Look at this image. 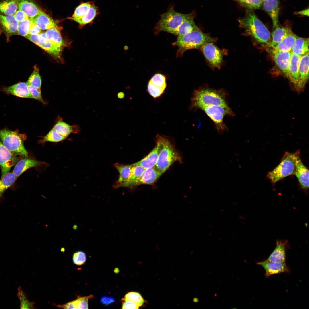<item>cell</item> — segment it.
Instances as JSON below:
<instances>
[{
    "instance_id": "1",
    "label": "cell",
    "mask_w": 309,
    "mask_h": 309,
    "mask_svg": "<svg viewBox=\"0 0 309 309\" xmlns=\"http://www.w3.org/2000/svg\"><path fill=\"white\" fill-rule=\"evenodd\" d=\"M239 25L247 35L253 38L265 47L270 43L272 39L270 31L251 10L248 9L245 16L239 19Z\"/></svg>"
},
{
    "instance_id": "2",
    "label": "cell",
    "mask_w": 309,
    "mask_h": 309,
    "mask_svg": "<svg viewBox=\"0 0 309 309\" xmlns=\"http://www.w3.org/2000/svg\"><path fill=\"white\" fill-rule=\"evenodd\" d=\"M210 105L228 107L225 92L222 89L215 90L206 86L194 91L191 99L190 109H201Z\"/></svg>"
},
{
    "instance_id": "3",
    "label": "cell",
    "mask_w": 309,
    "mask_h": 309,
    "mask_svg": "<svg viewBox=\"0 0 309 309\" xmlns=\"http://www.w3.org/2000/svg\"><path fill=\"white\" fill-rule=\"evenodd\" d=\"M217 40V38L204 33L200 29L179 36L174 43L179 48L177 57L181 56L185 52L190 49H201L205 45L214 42Z\"/></svg>"
},
{
    "instance_id": "4",
    "label": "cell",
    "mask_w": 309,
    "mask_h": 309,
    "mask_svg": "<svg viewBox=\"0 0 309 309\" xmlns=\"http://www.w3.org/2000/svg\"><path fill=\"white\" fill-rule=\"evenodd\" d=\"M174 7V5H171L166 12L160 15V18L155 27V33L162 31L171 33L184 21L193 15L192 13L187 14L178 13Z\"/></svg>"
},
{
    "instance_id": "5",
    "label": "cell",
    "mask_w": 309,
    "mask_h": 309,
    "mask_svg": "<svg viewBox=\"0 0 309 309\" xmlns=\"http://www.w3.org/2000/svg\"><path fill=\"white\" fill-rule=\"evenodd\" d=\"M23 135L16 131L0 130V139L4 145L15 156H28L23 143Z\"/></svg>"
},
{
    "instance_id": "6",
    "label": "cell",
    "mask_w": 309,
    "mask_h": 309,
    "mask_svg": "<svg viewBox=\"0 0 309 309\" xmlns=\"http://www.w3.org/2000/svg\"><path fill=\"white\" fill-rule=\"evenodd\" d=\"M180 159V156L170 140L163 136L162 146L154 167L165 172L171 164Z\"/></svg>"
},
{
    "instance_id": "7",
    "label": "cell",
    "mask_w": 309,
    "mask_h": 309,
    "mask_svg": "<svg viewBox=\"0 0 309 309\" xmlns=\"http://www.w3.org/2000/svg\"><path fill=\"white\" fill-rule=\"evenodd\" d=\"M294 169L293 153L286 152L280 163L269 172L267 176L272 183L275 184L283 178L294 174Z\"/></svg>"
},
{
    "instance_id": "8",
    "label": "cell",
    "mask_w": 309,
    "mask_h": 309,
    "mask_svg": "<svg viewBox=\"0 0 309 309\" xmlns=\"http://www.w3.org/2000/svg\"><path fill=\"white\" fill-rule=\"evenodd\" d=\"M201 109L212 120L219 130L222 131L226 129L223 122L224 117L227 114H231L232 113L229 106L210 105L203 107Z\"/></svg>"
},
{
    "instance_id": "9",
    "label": "cell",
    "mask_w": 309,
    "mask_h": 309,
    "mask_svg": "<svg viewBox=\"0 0 309 309\" xmlns=\"http://www.w3.org/2000/svg\"><path fill=\"white\" fill-rule=\"evenodd\" d=\"M164 173L158 170L155 167L146 169L139 178L128 182L123 187L133 188L142 184H153Z\"/></svg>"
},
{
    "instance_id": "10",
    "label": "cell",
    "mask_w": 309,
    "mask_h": 309,
    "mask_svg": "<svg viewBox=\"0 0 309 309\" xmlns=\"http://www.w3.org/2000/svg\"><path fill=\"white\" fill-rule=\"evenodd\" d=\"M275 64L282 73L288 78V67L292 55L291 51L282 52L276 50L271 47H265Z\"/></svg>"
},
{
    "instance_id": "11",
    "label": "cell",
    "mask_w": 309,
    "mask_h": 309,
    "mask_svg": "<svg viewBox=\"0 0 309 309\" xmlns=\"http://www.w3.org/2000/svg\"><path fill=\"white\" fill-rule=\"evenodd\" d=\"M206 60L211 66L219 67L222 63L223 54L222 51L213 43H209L201 48Z\"/></svg>"
},
{
    "instance_id": "12",
    "label": "cell",
    "mask_w": 309,
    "mask_h": 309,
    "mask_svg": "<svg viewBox=\"0 0 309 309\" xmlns=\"http://www.w3.org/2000/svg\"><path fill=\"white\" fill-rule=\"evenodd\" d=\"M294 163V174L297 178L302 188L307 189L309 188V171L301 161L300 153L297 151L293 153Z\"/></svg>"
},
{
    "instance_id": "13",
    "label": "cell",
    "mask_w": 309,
    "mask_h": 309,
    "mask_svg": "<svg viewBox=\"0 0 309 309\" xmlns=\"http://www.w3.org/2000/svg\"><path fill=\"white\" fill-rule=\"evenodd\" d=\"M163 136L159 134L156 136V145L151 151L141 160L134 164L140 165L145 169L155 167L162 146Z\"/></svg>"
},
{
    "instance_id": "14",
    "label": "cell",
    "mask_w": 309,
    "mask_h": 309,
    "mask_svg": "<svg viewBox=\"0 0 309 309\" xmlns=\"http://www.w3.org/2000/svg\"><path fill=\"white\" fill-rule=\"evenodd\" d=\"M17 161L15 156L12 154L0 140V167L3 177L10 171Z\"/></svg>"
},
{
    "instance_id": "15",
    "label": "cell",
    "mask_w": 309,
    "mask_h": 309,
    "mask_svg": "<svg viewBox=\"0 0 309 309\" xmlns=\"http://www.w3.org/2000/svg\"><path fill=\"white\" fill-rule=\"evenodd\" d=\"M262 266L265 271V275L269 277L272 275L282 273H288L290 269L285 262H276L266 260L257 263Z\"/></svg>"
},
{
    "instance_id": "16",
    "label": "cell",
    "mask_w": 309,
    "mask_h": 309,
    "mask_svg": "<svg viewBox=\"0 0 309 309\" xmlns=\"http://www.w3.org/2000/svg\"><path fill=\"white\" fill-rule=\"evenodd\" d=\"M309 53L302 56L300 59L299 68V78L295 89L300 92L305 87L309 78Z\"/></svg>"
},
{
    "instance_id": "17",
    "label": "cell",
    "mask_w": 309,
    "mask_h": 309,
    "mask_svg": "<svg viewBox=\"0 0 309 309\" xmlns=\"http://www.w3.org/2000/svg\"><path fill=\"white\" fill-rule=\"evenodd\" d=\"M49 53L55 56L60 55L62 49L53 44L47 37L45 33L41 32L38 34V37L33 43Z\"/></svg>"
},
{
    "instance_id": "18",
    "label": "cell",
    "mask_w": 309,
    "mask_h": 309,
    "mask_svg": "<svg viewBox=\"0 0 309 309\" xmlns=\"http://www.w3.org/2000/svg\"><path fill=\"white\" fill-rule=\"evenodd\" d=\"M262 8L271 17L274 29L279 25L278 14L279 10V0H264Z\"/></svg>"
},
{
    "instance_id": "19",
    "label": "cell",
    "mask_w": 309,
    "mask_h": 309,
    "mask_svg": "<svg viewBox=\"0 0 309 309\" xmlns=\"http://www.w3.org/2000/svg\"><path fill=\"white\" fill-rule=\"evenodd\" d=\"M2 90L7 94L17 97L32 98L27 82L17 83L11 86L4 88Z\"/></svg>"
},
{
    "instance_id": "20",
    "label": "cell",
    "mask_w": 309,
    "mask_h": 309,
    "mask_svg": "<svg viewBox=\"0 0 309 309\" xmlns=\"http://www.w3.org/2000/svg\"><path fill=\"white\" fill-rule=\"evenodd\" d=\"M18 23L13 15L0 14V25L5 32L9 36L17 33Z\"/></svg>"
},
{
    "instance_id": "21",
    "label": "cell",
    "mask_w": 309,
    "mask_h": 309,
    "mask_svg": "<svg viewBox=\"0 0 309 309\" xmlns=\"http://www.w3.org/2000/svg\"><path fill=\"white\" fill-rule=\"evenodd\" d=\"M43 163L34 159L25 158L17 162L12 173L17 178L28 169L41 165Z\"/></svg>"
},
{
    "instance_id": "22",
    "label": "cell",
    "mask_w": 309,
    "mask_h": 309,
    "mask_svg": "<svg viewBox=\"0 0 309 309\" xmlns=\"http://www.w3.org/2000/svg\"><path fill=\"white\" fill-rule=\"evenodd\" d=\"M301 56L292 53L289 66L288 78L295 88L299 80V68Z\"/></svg>"
},
{
    "instance_id": "23",
    "label": "cell",
    "mask_w": 309,
    "mask_h": 309,
    "mask_svg": "<svg viewBox=\"0 0 309 309\" xmlns=\"http://www.w3.org/2000/svg\"><path fill=\"white\" fill-rule=\"evenodd\" d=\"M30 19L32 23L37 25L41 30H48L57 26L54 20L43 11Z\"/></svg>"
},
{
    "instance_id": "24",
    "label": "cell",
    "mask_w": 309,
    "mask_h": 309,
    "mask_svg": "<svg viewBox=\"0 0 309 309\" xmlns=\"http://www.w3.org/2000/svg\"><path fill=\"white\" fill-rule=\"evenodd\" d=\"M19 10L25 13L31 18L43 11L36 4L31 0H17Z\"/></svg>"
},
{
    "instance_id": "25",
    "label": "cell",
    "mask_w": 309,
    "mask_h": 309,
    "mask_svg": "<svg viewBox=\"0 0 309 309\" xmlns=\"http://www.w3.org/2000/svg\"><path fill=\"white\" fill-rule=\"evenodd\" d=\"M287 243L286 241H277L275 249L266 260L276 262H285Z\"/></svg>"
},
{
    "instance_id": "26",
    "label": "cell",
    "mask_w": 309,
    "mask_h": 309,
    "mask_svg": "<svg viewBox=\"0 0 309 309\" xmlns=\"http://www.w3.org/2000/svg\"><path fill=\"white\" fill-rule=\"evenodd\" d=\"M114 166L119 173V178L114 184V187H122L123 185L128 182L130 180L132 164L123 165L116 163L115 164Z\"/></svg>"
},
{
    "instance_id": "27",
    "label": "cell",
    "mask_w": 309,
    "mask_h": 309,
    "mask_svg": "<svg viewBox=\"0 0 309 309\" xmlns=\"http://www.w3.org/2000/svg\"><path fill=\"white\" fill-rule=\"evenodd\" d=\"M193 18V15L187 18L170 33L179 36L199 29L194 22Z\"/></svg>"
},
{
    "instance_id": "28",
    "label": "cell",
    "mask_w": 309,
    "mask_h": 309,
    "mask_svg": "<svg viewBox=\"0 0 309 309\" xmlns=\"http://www.w3.org/2000/svg\"><path fill=\"white\" fill-rule=\"evenodd\" d=\"M298 37L291 29L282 40L272 48L278 51H291Z\"/></svg>"
},
{
    "instance_id": "29",
    "label": "cell",
    "mask_w": 309,
    "mask_h": 309,
    "mask_svg": "<svg viewBox=\"0 0 309 309\" xmlns=\"http://www.w3.org/2000/svg\"><path fill=\"white\" fill-rule=\"evenodd\" d=\"M272 34V39L270 44L266 47L273 48L280 43L287 35L291 29L280 26L275 28Z\"/></svg>"
},
{
    "instance_id": "30",
    "label": "cell",
    "mask_w": 309,
    "mask_h": 309,
    "mask_svg": "<svg viewBox=\"0 0 309 309\" xmlns=\"http://www.w3.org/2000/svg\"><path fill=\"white\" fill-rule=\"evenodd\" d=\"M18 9L17 0H0V14L14 15Z\"/></svg>"
},
{
    "instance_id": "31",
    "label": "cell",
    "mask_w": 309,
    "mask_h": 309,
    "mask_svg": "<svg viewBox=\"0 0 309 309\" xmlns=\"http://www.w3.org/2000/svg\"><path fill=\"white\" fill-rule=\"evenodd\" d=\"M292 53L302 56L309 52V39L298 37L291 50Z\"/></svg>"
},
{
    "instance_id": "32",
    "label": "cell",
    "mask_w": 309,
    "mask_h": 309,
    "mask_svg": "<svg viewBox=\"0 0 309 309\" xmlns=\"http://www.w3.org/2000/svg\"><path fill=\"white\" fill-rule=\"evenodd\" d=\"M45 33L49 40L58 47L62 49L64 42L57 26L47 30Z\"/></svg>"
},
{
    "instance_id": "33",
    "label": "cell",
    "mask_w": 309,
    "mask_h": 309,
    "mask_svg": "<svg viewBox=\"0 0 309 309\" xmlns=\"http://www.w3.org/2000/svg\"><path fill=\"white\" fill-rule=\"evenodd\" d=\"M97 9L94 5L91 6L87 13L82 17L80 18H76L71 17L69 19L72 20L81 25L91 23L97 14Z\"/></svg>"
},
{
    "instance_id": "34",
    "label": "cell",
    "mask_w": 309,
    "mask_h": 309,
    "mask_svg": "<svg viewBox=\"0 0 309 309\" xmlns=\"http://www.w3.org/2000/svg\"><path fill=\"white\" fill-rule=\"evenodd\" d=\"M17 177L12 172H9L0 179V199L3 193L15 182Z\"/></svg>"
},
{
    "instance_id": "35",
    "label": "cell",
    "mask_w": 309,
    "mask_h": 309,
    "mask_svg": "<svg viewBox=\"0 0 309 309\" xmlns=\"http://www.w3.org/2000/svg\"><path fill=\"white\" fill-rule=\"evenodd\" d=\"M53 129L60 135L66 138L72 132V128L70 125L63 121H58Z\"/></svg>"
},
{
    "instance_id": "36",
    "label": "cell",
    "mask_w": 309,
    "mask_h": 309,
    "mask_svg": "<svg viewBox=\"0 0 309 309\" xmlns=\"http://www.w3.org/2000/svg\"><path fill=\"white\" fill-rule=\"evenodd\" d=\"M17 296L20 302L21 309H31L33 308V304L29 301L27 296L21 287L18 288Z\"/></svg>"
},
{
    "instance_id": "37",
    "label": "cell",
    "mask_w": 309,
    "mask_h": 309,
    "mask_svg": "<svg viewBox=\"0 0 309 309\" xmlns=\"http://www.w3.org/2000/svg\"><path fill=\"white\" fill-rule=\"evenodd\" d=\"M27 82L33 87L40 89L41 85V80L39 73V69L37 67L35 66L34 70L29 78Z\"/></svg>"
},
{
    "instance_id": "38",
    "label": "cell",
    "mask_w": 309,
    "mask_h": 309,
    "mask_svg": "<svg viewBox=\"0 0 309 309\" xmlns=\"http://www.w3.org/2000/svg\"><path fill=\"white\" fill-rule=\"evenodd\" d=\"M32 23L30 18L19 22L17 28V33L24 37L27 35L29 34Z\"/></svg>"
},
{
    "instance_id": "39",
    "label": "cell",
    "mask_w": 309,
    "mask_h": 309,
    "mask_svg": "<svg viewBox=\"0 0 309 309\" xmlns=\"http://www.w3.org/2000/svg\"><path fill=\"white\" fill-rule=\"evenodd\" d=\"M123 299L125 301H129L138 304L141 306L144 303V300L141 295L136 292H130L127 293L124 296Z\"/></svg>"
},
{
    "instance_id": "40",
    "label": "cell",
    "mask_w": 309,
    "mask_h": 309,
    "mask_svg": "<svg viewBox=\"0 0 309 309\" xmlns=\"http://www.w3.org/2000/svg\"><path fill=\"white\" fill-rule=\"evenodd\" d=\"M149 81L156 87L164 90L166 87V78L163 74L159 73L155 74Z\"/></svg>"
},
{
    "instance_id": "41",
    "label": "cell",
    "mask_w": 309,
    "mask_h": 309,
    "mask_svg": "<svg viewBox=\"0 0 309 309\" xmlns=\"http://www.w3.org/2000/svg\"><path fill=\"white\" fill-rule=\"evenodd\" d=\"M66 138L60 135L53 129H52L42 139L41 142H58L61 141Z\"/></svg>"
},
{
    "instance_id": "42",
    "label": "cell",
    "mask_w": 309,
    "mask_h": 309,
    "mask_svg": "<svg viewBox=\"0 0 309 309\" xmlns=\"http://www.w3.org/2000/svg\"><path fill=\"white\" fill-rule=\"evenodd\" d=\"M91 5L90 3H82L76 8L72 17L76 18L82 17L87 13Z\"/></svg>"
},
{
    "instance_id": "43",
    "label": "cell",
    "mask_w": 309,
    "mask_h": 309,
    "mask_svg": "<svg viewBox=\"0 0 309 309\" xmlns=\"http://www.w3.org/2000/svg\"><path fill=\"white\" fill-rule=\"evenodd\" d=\"M243 6L251 10L258 9L264 0H237Z\"/></svg>"
},
{
    "instance_id": "44",
    "label": "cell",
    "mask_w": 309,
    "mask_h": 309,
    "mask_svg": "<svg viewBox=\"0 0 309 309\" xmlns=\"http://www.w3.org/2000/svg\"><path fill=\"white\" fill-rule=\"evenodd\" d=\"M145 169L140 165H135L134 164H132L130 177L128 182L135 180L139 178L143 173Z\"/></svg>"
},
{
    "instance_id": "45",
    "label": "cell",
    "mask_w": 309,
    "mask_h": 309,
    "mask_svg": "<svg viewBox=\"0 0 309 309\" xmlns=\"http://www.w3.org/2000/svg\"><path fill=\"white\" fill-rule=\"evenodd\" d=\"M164 90L156 87L150 81L149 82L147 91L152 97L155 98L161 96L163 93Z\"/></svg>"
},
{
    "instance_id": "46",
    "label": "cell",
    "mask_w": 309,
    "mask_h": 309,
    "mask_svg": "<svg viewBox=\"0 0 309 309\" xmlns=\"http://www.w3.org/2000/svg\"><path fill=\"white\" fill-rule=\"evenodd\" d=\"M86 260V256L84 252L80 251L75 253L73 256V263L77 265L84 264Z\"/></svg>"
},
{
    "instance_id": "47",
    "label": "cell",
    "mask_w": 309,
    "mask_h": 309,
    "mask_svg": "<svg viewBox=\"0 0 309 309\" xmlns=\"http://www.w3.org/2000/svg\"><path fill=\"white\" fill-rule=\"evenodd\" d=\"M93 297V295H90L87 296L80 297L75 300L77 309L88 308V299Z\"/></svg>"
},
{
    "instance_id": "48",
    "label": "cell",
    "mask_w": 309,
    "mask_h": 309,
    "mask_svg": "<svg viewBox=\"0 0 309 309\" xmlns=\"http://www.w3.org/2000/svg\"><path fill=\"white\" fill-rule=\"evenodd\" d=\"M27 84L29 91L32 98L38 100L41 102L44 103L41 96L40 89L33 87L27 83Z\"/></svg>"
},
{
    "instance_id": "49",
    "label": "cell",
    "mask_w": 309,
    "mask_h": 309,
    "mask_svg": "<svg viewBox=\"0 0 309 309\" xmlns=\"http://www.w3.org/2000/svg\"><path fill=\"white\" fill-rule=\"evenodd\" d=\"M13 15L15 19L18 22L29 18L25 13L20 10H17Z\"/></svg>"
},
{
    "instance_id": "50",
    "label": "cell",
    "mask_w": 309,
    "mask_h": 309,
    "mask_svg": "<svg viewBox=\"0 0 309 309\" xmlns=\"http://www.w3.org/2000/svg\"><path fill=\"white\" fill-rule=\"evenodd\" d=\"M140 306L137 304L129 301H125L122 304V308L124 309H137Z\"/></svg>"
},
{
    "instance_id": "51",
    "label": "cell",
    "mask_w": 309,
    "mask_h": 309,
    "mask_svg": "<svg viewBox=\"0 0 309 309\" xmlns=\"http://www.w3.org/2000/svg\"><path fill=\"white\" fill-rule=\"evenodd\" d=\"M58 307L64 309H77L75 300L68 302L63 305H58Z\"/></svg>"
},
{
    "instance_id": "52",
    "label": "cell",
    "mask_w": 309,
    "mask_h": 309,
    "mask_svg": "<svg viewBox=\"0 0 309 309\" xmlns=\"http://www.w3.org/2000/svg\"><path fill=\"white\" fill-rule=\"evenodd\" d=\"M41 31V29L38 26L32 23L28 34H39Z\"/></svg>"
},
{
    "instance_id": "53",
    "label": "cell",
    "mask_w": 309,
    "mask_h": 309,
    "mask_svg": "<svg viewBox=\"0 0 309 309\" xmlns=\"http://www.w3.org/2000/svg\"><path fill=\"white\" fill-rule=\"evenodd\" d=\"M115 302L114 298L111 297L103 296L101 299L100 302L103 304L108 305Z\"/></svg>"
},
{
    "instance_id": "54",
    "label": "cell",
    "mask_w": 309,
    "mask_h": 309,
    "mask_svg": "<svg viewBox=\"0 0 309 309\" xmlns=\"http://www.w3.org/2000/svg\"><path fill=\"white\" fill-rule=\"evenodd\" d=\"M296 14L298 15H304L308 16L309 15L308 8L297 12L296 13Z\"/></svg>"
},
{
    "instance_id": "55",
    "label": "cell",
    "mask_w": 309,
    "mask_h": 309,
    "mask_svg": "<svg viewBox=\"0 0 309 309\" xmlns=\"http://www.w3.org/2000/svg\"><path fill=\"white\" fill-rule=\"evenodd\" d=\"M117 96L119 99H122L124 97L125 94L123 92H120L118 93Z\"/></svg>"
},
{
    "instance_id": "56",
    "label": "cell",
    "mask_w": 309,
    "mask_h": 309,
    "mask_svg": "<svg viewBox=\"0 0 309 309\" xmlns=\"http://www.w3.org/2000/svg\"><path fill=\"white\" fill-rule=\"evenodd\" d=\"M193 301L195 302H197L199 301V300L197 298H194L193 299Z\"/></svg>"
},
{
    "instance_id": "57",
    "label": "cell",
    "mask_w": 309,
    "mask_h": 309,
    "mask_svg": "<svg viewBox=\"0 0 309 309\" xmlns=\"http://www.w3.org/2000/svg\"><path fill=\"white\" fill-rule=\"evenodd\" d=\"M77 227V226L76 225H74L73 226V229H76Z\"/></svg>"
}]
</instances>
